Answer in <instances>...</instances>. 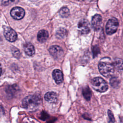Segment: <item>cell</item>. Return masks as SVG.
I'll return each mask as SVG.
<instances>
[{
    "label": "cell",
    "mask_w": 123,
    "mask_h": 123,
    "mask_svg": "<svg viewBox=\"0 0 123 123\" xmlns=\"http://www.w3.org/2000/svg\"><path fill=\"white\" fill-rule=\"evenodd\" d=\"M98 70L100 74L105 77H109L114 73V67L113 64L109 62H101L98 64Z\"/></svg>",
    "instance_id": "cell-2"
},
{
    "label": "cell",
    "mask_w": 123,
    "mask_h": 123,
    "mask_svg": "<svg viewBox=\"0 0 123 123\" xmlns=\"http://www.w3.org/2000/svg\"><path fill=\"white\" fill-rule=\"evenodd\" d=\"M60 15L62 17H67L69 16L70 14V12L69 10L68 9V8L64 7L62 8L59 12Z\"/></svg>",
    "instance_id": "cell-17"
},
{
    "label": "cell",
    "mask_w": 123,
    "mask_h": 123,
    "mask_svg": "<svg viewBox=\"0 0 123 123\" xmlns=\"http://www.w3.org/2000/svg\"><path fill=\"white\" fill-rule=\"evenodd\" d=\"M92 51L94 57L97 56V55L99 53L100 49L97 46H95L92 48Z\"/></svg>",
    "instance_id": "cell-23"
},
{
    "label": "cell",
    "mask_w": 123,
    "mask_h": 123,
    "mask_svg": "<svg viewBox=\"0 0 123 123\" xmlns=\"http://www.w3.org/2000/svg\"><path fill=\"white\" fill-rule=\"evenodd\" d=\"M1 3L4 6H7L10 4L18 2V0H1Z\"/></svg>",
    "instance_id": "cell-21"
},
{
    "label": "cell",
    "mask_w": 123,
    "mask_h": 123,
    "mask_svg": "<svg viewBox=\"0 0 123 123\" xmlns=\"http://www.w3.org/2000/svg\"><path fill=\"white\" fill-rule=\"evenodd\" d=\"M52 77L55 82L59 84L63 81V74L62 71L59 69H55L52 72Z\"/></svg>",
    "instance_id": "cell-10"
},
{
    "label": "cell",
    "mask_w": 123,
    "mask_h": 123,
    "mask_svg": "<svg viewBox=\"0 0 123 123\" xmlns=\"http://www.w3.org/2000/svg\"><path fill=\"white\" fill-rule=\"evenodd\" d=\"M3 34L6 39L10 42L15 41L17 38V35L16 32L10 27L4 26Z\"/></svg>",
    "instance_id": "cell-5"
},
{
    "label": "cell",
    "mask_w": 123,
    "mask_h": 123,
    "mask_svg": "<svg viewBox=\"0 0 123 123\" xmlns=\"http://www.w3.org/2000/svg\"><path fill=\"white\" fill-rule=\"evenodd\" d=\"M108 115L109 118V123H114L115 119L114 118V116H113L112 112L110 110H109L108 111Z\"/></svg>",
    "instance_id": "cell-22"
},
{
    "label": "cell",
    "mask_w": 123,
    "mask_h": 123,
    "mask_svg": "<svg viewBox=\"0 0 123 123\" xmlns=\"http://www.w3.org/2000/svg\"><path fill=\"white\" fill-rule=\"evenodd\" d=\"M102 23V17L99 14L95 15L92 19V25L95 30H98Z\"/></svg>",
    "instance_id": "cell-9"
},
{
    "label": "cell",
    "mask_w": 123,
    "mask_h": 123,
    "mask_svg": "<svg viewBox=\"0 0 123 123\" xmlns=\"http://www.w3.org/2000/svg\"><path fill=\"white\" fill-rule=\"evenodd\" d=\"M49 37V34L47 31L45 30H41L39 31L37 35V38L39 42L41 43L44 42L46 41Z\"/></svg>",
    "instance_id": "cell-12"
},
{
    "label": "cell",
    "mask_w": 123,
    "mask_h": 123,
    "mask_svg": "<svg viewBox=\"0 0 123 123\" xmlns=\"http://www.w3.org/2000/svg\"><path fill=\"white\" fill-rule=\"evenodd\" d=\"M1 74H2V68H1V64H0V76H1Z\"/></svg>",
    "instance_id": "cell-24"
},
{
    "label": "cell",
    "mask_w": 123,
    "mask_h": 123,
    "mask_svg": "<svg viewBox=\"0 0 123 123\" xmlns=\"http://www.w3.org/2000/svg\"><path fill=\"white\" fill-rule=\"evenodd\" d=\"M40 102V98L37 95H29L24 98L22 105L26 109H33L37 106Z\"/></svg>",
    "instance_id": "cell-1"
},
{
    "label": "cell",
    "mask_w": 123,
    "mask_h": 123,
    "mask_svg": "<svg viewBox=\"0 0 123 123\" xmlns=\"http://www.w3.org/2000/svg\"><path fill=\"white\" fill-rule=\"evenodd\" d=\"M82 94L84 98L87 101L90 99L91 97V92L88 86L84 87L82 91Z\"/></svg>",
    "instance_id": "cell-15"
},
{
    "label": "cell",
    "mask_w": 123,
    "mask_h": 123,
    "mask_svg": "<svg viewBox=\"0 0 123 123\" xmlns=\"http://www.w3.org/2000/svg\"></svg>",
    "instance_id": "cell-26"
},
{
    "label": "cell",
    "mask_w": 123,
    "mask_h": 123,
    "mask_svg": "<svg viewBox=\"0 0 123 123\" xmlns=\"http://www.w3.org/2000/svg\"><path fill=\"white\" fill-rule=\"evenodd\" d=\"M17 89L15 86H9L6 87V92L9 94V95H13L15 92L16 91Z\"/></svg>",
    "instance_id": "cell-19"
},
{
    "label": "cell",
    "mask_w": 123,
    "mask_h": 123,
    "mask_svg": "<svg viewBox=\"0 0 123 123\" xmlns=\"http://www.w3.org/2000/svg\"><path fill=\"white\" fill-rule=\"evenodd\" d=\"M67 34V30L63 28H59L56 32V37L59 38H64Z\"/></svg>",
    "instance_id": "cell-16"
},
{
    "label": "cell",
    "mask_w": 123,
    "mask_h": 123,
    "mask_svg": "<svg viewBox=\"0 0 123 123\" xmlns=\"http://www.w3.org/2000/svg\"><path fill=\"white\" fill-rule=\"evenodd\" d=\"M113 65L118 70H123V60L120 58L115 59Z\"/></svg>",
    "instance_id": "cell-14"
},
{
    "label": "cell",
    "mask_w": 123,
    "mask_h": 123,
    "mask_svg": "<svg viewBox=\"0 0 123 123\" xmlns=\"http://www.w3.org/2000/svg\"><path fill=\"white\" fill-rule=\"evenodd\" d=\"M118 25V21L116 18H112L109 19L106 25L107 34L108 35H111L117 31Z\"/></svg>",
    "instance_id": "cell-4"
},
{
    "label": "cell",
    "mask_w": 123,
    "mask_h": 123,
    "mask_svg": "<svg viewBox=\"0 0 123 123\" xmlns=\"http://www.w3.org/2000/svg\"><path fill=\"white\" fill-rule=\"evenodd\" d=\"M24 49L26 54L30 56L34 55L35 52L34 46L32 44L29 43H26L24 45Z\"/></svg>",
    "instance_id": "cell-13"
},
{
    "label": "cell",
    "mask_w": 123,
    "mask_h": 123,
    "mask_svg": "<svg viewBox=\"0 0 123 123\" xmlns=\"http://www.w3.org/2000/svg\"><path fill=\"white\" fill-rule=\"evenodd\" d=\"M12 17L15 20H20L22 19L25 14V11L24 9L20 7H15L13 8L10 12Z\"/></svg>",
    "instance_id": "cell-6"
},
{
    "label": "cell",
    "mask_w": 123,
    "mask_h": 123,
    "mask_svg": "<svg viewBox=\"0 0 123 123\" xmlns=\"http://www.w3.org/2000/svg\"><path fill=\"white\" fill-rule=\"evenodd\" d=\"M1 110H2V108L0 106V111H1Z\"/></svg>",
    "instance_id": "cell-25"
},
{
    "label": "cell",
    "mask_w": 123,
    "mask_h": 123,
    "mask_svg": "<svg viewBox=\"0 0 123 123\" xmlns=\"http://www.w3.org/2000/svg\"><path fill=\"white\" fill-rule=\"evenodd\" d=\"M45 99L49 103H55L58 99V96L55 92L50 91L46 93L44 96Z\"/></svg>",
    "instance_id": "cell-11"
},
{
    "label": "cell",
    "mask_w": 123,
    "mask_h": 123,
    "mask_svg": "<svg viewBox=\"0 0 123 123\" xmlns=\"http://www.w3.org/2000/svg\"><path fill=\"white\" fill-rule=\"evenodd\" d=\"M78 28L82 34H86L90 32V25L89 22L86 19H82L78 24Z\"/></svg>",
    "instance_id": "cell-7"
},
{
    "label": "cell",
    "mask_w": 123,
    "mask_h": 123,
    "mask_svg": "<svg viewBox=\"0 0 123 123\" xmlns=\"http://www.w3.org/2000/svg\"><path fill=\"white\" fill-rule=\"evenodd\" d=\"M91 85L95 90L100 92H105L108 88L107 82L100 77L93 78L91 81Z\"/></svg>",
    "instance_id": "cell-3"
},
{
    "label": "cell",
    "mask_w": 123,
    "mask_h": 123,
    "mask_svg": "<svg viewBox=\"0 0 123 123\" xmlns=\"http://www.w3.org/2000/svg\"><path fill=\"white\" fill-rule=\"evenodd\" d=\"M50 54L55 59H60L63 54V51L62 48L58 45H53L49 48Z\"/></svg>",
    "instance_id": "cell-8"
},
{
    "label": "cell",
    "mask_w": 123,
    "mask_h": 123,
    "mask_svg": "<svg viewBox=\"0 0 123 123\" xmlns=\"http://www.w3.org/2000/svg\"><path fill=\"white\" fill-rule=\"evenodd\" d=\"M11 50H12V54L13 55V56L16 58H19L20 57V55H21V53H20V52L19 51V50L14 47H12L11 49Z\"/></svg>",
    "instance_id": "cell-20"
},
{
    "label": "cell",
    "mask_w": 123,
    "mask_h": 123,
    "mask_svg": "<svg viewBox=\"0 0 123 123\" xmlns=\"http://www.w3.org/2000/svg\"><path fill=\"white\" fill-rule=\"evenodd\" d=\"M111 86L113 88H116L119 85V81L116 77H112L111 78L110 81Z\"/></svg>",
    "instance_id": "cell-18"
}]
</instances>
